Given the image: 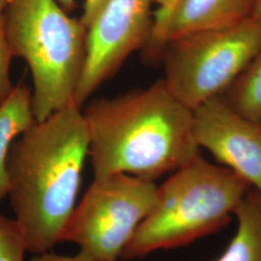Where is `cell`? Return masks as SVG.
<instances>
[{
	"label": "cell",
	"mask_w": 261,
	"mask_h": 261,
	"mask_svg": "<svg viewBox=\"0 0 261 261\" xmlns=\"http://www.w3.org/2000/svg\"><path fill=\"white\" fill-rule=\"evenodd\" d=\"M88 152L82 108L75 103L35 122L11 145L7 196L28 252H48L62 242Z\"/></svg>",
	"instance_id": "6da1fadb"
},
{
	"label": "cell",
	"mask_w": 261,
	"mask_h": 261,
	"mask_svg": "<svg viewBox=\"0 0 261 261\" xmlns=\"http://www.w3.org/2000/svg\"><path fill=\"white\" fill-rule=\"evenodd\" d=\"M94 179L129 174L154 181L200 154L194 111L168 90L164 80L82 108Z\"/></svg>",
	"instance_id": "7a4b0ae2"
},
{
	"label": "cell",
	"mask_w": 261,
	"mask_h": 261,
	"mask_svg": "<svg viewBox=\"0 0 261 261\" xmlns=\"http://www.w3.org/2000/svg\"><path fill=\"white\" fill-rule=\"evenodd\" d=\"M251 185L200 154L158 187L156 203L122 252L123 259L186 246L225 226Z\"/></svg>",
	"instance_id": "3957f363"
},
{
	"label": "cell",
	"mask_w": 261,
	"mask_h": 261,
	"mask_svg": "<svg viewBox=\"0 0 261 261\" xmlns=\"http://www.w3.org/2000/svg\"><path fill=\"white\" fill-rule=\"evenodd\" d=\"M6 37L30 70L36 122L74 103L87 55L88 28L56 0H7Z\"/></svg>",
	"instance_id": "277c9868"
},
{
	"label": "cell",
	"mask_w": 261,
	"mask_h": 261,
	"mask_svg": "<svg viewBox=\"0 0 261 261\" xmlns=\"http://www.w3.org/2000/svg\"><path fill=\"white\" fill-rule=\"evenodd\" d=\"M261 46V21L196 32L166 42L160 58L168 90L191 110L224 95Z\"/></svg>",
	"instance_id": "5b68a950"
},
{
	"label": "cell",
	"mask_w": 261,
	"mask_h": 261,
	"mask_svg": "<svg viewBox=\"0 0 261 261\" xmlns=\"http://www.w3.org/2000/svg\"><path fill=\"white\" fill-rule=\"evenodd\" d=\"M154 181L129 174L94 179L71 216L62 242L102 261H117L156 203Z\"/></svg>",
	"instance_id": "8992f818"
},
{
	"label": "cell",
	"mask_w": 261,
	"mask_h": 261,
	"mask_svg": "<svg viewBox=\"0 0 261 261\" xmlns=\"http://www.w3.org/2000/svg\"><path fill=\"white\" fill-rule=\"evenodd\" d=\"M153 3L157 0H109L88 29L87 55L74 103L83 108L112 79L127 58L149 43Z\"/></svg>",
	"instance_id": "52a82bcc"
},
{
	"label": "cell",
	"mask_w": 261,
	"mask_h": 261,
	"mask_svg": "<svg viewBox=\"0 0 261 261\" xmlns=\"http://www.w3.org/2000/svg\"><path fill=\"white\" fill-rule=\"evenodd\" d=\"M194 132L200 149L261 194L260 121L244 116L221 95L194 110Z\"/></svg>",
	"instance_id": "ba28073f"
},
{
	"label": "cell",
	"mask_w": 261,
	"mask_h": 261,
	"mask_svg": "<svg viewBox=\"0 0 261 261\" xmlns=\"http://www.w3.org/2000/svg\"><path fill=\"white\" fill-rule=\"evenodd\" d=\"M256 0H177L166 19L155 25L143 49L148 60L160 58L169 40L188 34L219 30L253 19Z\"/></svg>",
	"instance_id": "9c48e42d"
},
{
	"label": "cell",
	"mask_w": 261,
	"mask_h": 261,
	"mask_svg": "<svg viewBox=\"0 0 261 261\" xmlns=\"http://www.w3.org/2000/svg\"><path fill=\"white\" fill-rule=\"evenodd\" d=\"M35 122L32 89L19 83L0 103V201L8 194L6 163L11 145Z\"/></svg>",
	"instance_id": "30bf717a"
},
{
	"label": "cell",
	"mask_w": 261,
	"mask_h": 261,
	"mask_svg": "<svg viewBox=\"0 0 261 261\" xmlns=\"http://www.w3.org/2000/svg\"><path fill=\"white\" fill-rule=\"evenodd\" d=\"M234 215L238 220L237 231L216 261H261V194L252 188Z\"/></svg>",
	"instance_id": "8fae6325"
},
{
	"label": "cell",
	"mask_w": 261,
	"mask_h": 261,
	"mask_svg": "<svg viewBox=\"0 0 261 261\" xmlns=\"http://www.w3.org/2000/svg\"><path fill=\"white\" fill-rule=\"evenodd\" d=\"M224 97L239 113L261 122V46Z\"/></svg>",
	"instance_id": "7c38bea8"
},
{
	"label": "cell",
	"mask_w": 261,
	"mask_h": 261,
	"mask_svg": "<svg viewBox=\"0 0 261 261\" xmlns=\"http://www.w3.org/2000/svg\"><path fill=\"white\" fill-rule=\"evenodd\" d=\"M27 252L16 221L0 213V261H25Z\"/></svg>",
	"instance_id": "4fadbf2b"
},
{
	"label": "cell",
	"mask_w": 261,
	"mask_h": 261,
	"mask_svg": "<svg viewBox=\"0 0 261 261\" xmlns=\"http://www.w3.org/2000/svg\"><path fill=\"white\" fill-rule=\"evenodd\" d=\"M7 0H0V103L14 89L10 76L11 63L14 58L8 43L4 24V10Z\"/></svg>",
	"instance_id": "5bb4252c"
},
{
	"label": "cell",
	"mask_w": 261,
	"mask_h": 261,
	"mask_svg": "<svg viewBox=\"0 0 261 261\" xmlns=\"http://www.w3.org/2000/svg\"><path fill=\"white\" fill-rule=\"evenodd\" d=\"M28 261H102L89 253L80 251L74 255H61L55 252H50L49 251L42 253L34 254L33 257H31Z\"/></svg>",
	"instance_id": "9a60e30c"
},
{
	"label": "cell",
	"mask_w": 261,
	"mask_h": 261,
	"mask_svg": "<svg viewBox=\"0 0 261 261\" xmlns=\"http://www.w3.org/2000/svg\"><path fill=\"white\" fill-rule=\"evenodd\" d=\"M109 0H84V12L81 20L89 29Z\"/></svg>",
	"instance_id": "2e32d148"
},
{
	"label": "cell",
	"mask_w": 261,
	"mask_h": 261,
	"mask_svg": "<svg viewBox=\"0 0 261 261\" xmlns=\"http://www.w3.org/2000/svg\"><path fill=\"white\" fill-rule=\"evenodd\" d=\"M176 2H177V0H157L159 8L154 12L153 28L159 23H161L164 19H166L168 13L174 7Z\"/></svg>",
	"instance_id": "e0dca14e"
},
{
	"label": "cell",
	"mask_w": 261,
	"mask_h": 261,
	"mask_svg": "<svg viewBox=\"0 0 261 261\" xmlns=\"http://www.w3.org/2000/svg\"><path fill=\"white\" fill-rule=\"evenodd\" d=\"M56 1L67 13L75 9L76 6V0H56Z\"/></svg>",
	"instance_id": "ac0fdd59"
},
{
	"label": "cell",
	"mask_w": 261,
	"mask_h": 261,
	"mask_svg": "<svg viewBox=\"0 0 261 261\" xmlns=\"http://www.w3.org/2000/svg\"><path fill=\"white\" fill-rule=\"evenodd\" d=\"M253 19L255 20L261 21V0H256V5H255V10L253 14Z\"/></svg>",
	"instance_id": "d6986e66"
}]
</instances>
